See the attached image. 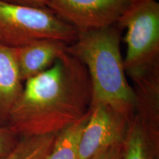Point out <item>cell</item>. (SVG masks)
<instances>
[{"mask_svg": "<svg viewBox=\"0 0 159 159\" xmlns=\"http://www.w3.org/2000/svg\"><path fill=\"white\" fill-rule=\"evenodd\" d=\"M25 83L7 125L20 137L56 134L90 111L92 87L88 71L66 52Z\"/></svg>", "mask_w": 159, "mask_h": 159, "instance_id": "obj_1", "label": "cell"}, {"mask_svg": "<svg viewBox=\"0 0 159 159\" xmlns=\"http://www.w3.org/2000/svg\"><path fill=\"white\" fill-rule=\"evenodd\" d=\"M121 30L114 25L78 32L66 52L79 60L88 71L92 87L91 107L107 105L130 121L136 110L134 88L127 80L121 53Z\"/></svg>", "mask_w": 159, "mask_h": 159, "instance_id": "obj_2", "label": "cell"}, {"mask_svg": "<svg viewBox=\"0 0 159 159\" xmlns=\"http://www.w3.org/2000/svg\"><path fill=\"white\" fill-rule=\"evenodd\" d=\"M116 25L126 29V75L134 80L158 69L159 4L156 0H136Z\"/></svg>", "mask_w": 159, "mask_h": 159, "instance_id": "obj_3", "label": "cell"}, {"mask_svg": "<svg viewBox=\"0 0 159 159\" xmlns=\"http://www.w3.org/2000/svg\"><path fill=\"white\" fill-rule=\"evenodd\" d=\"M77 33L49 9L0 0V45L16 49L42 39H56L69 45L76 41Z\"/></svg>", "mask_w": 159, "mask_h": 159, "instance_id": "obj_4", "label": "cell"}, {"mask_svg": "<svg viewBox=\"0 0 159 159\" xmlns=\"http://www.w3.org/2000/svg\"><path fill=\"white\" fill-rule=\"evenodd\" d=\"M136 0H50L47 9L77 32L116 25Z\"/></svg>", "mask_w": 159, "mask_h": 159, "instance_id": "obj_5", "label": "cell"}, {"mask_svg": "<svg viewBox=\"0 0 159 159\" xmlns=\"http://www.w3.org/2000/svg\"><path fill=\"white\" fill-rule=\"evenodd\" d=\"M129 121L103 104L91 107L81 135L77 159H90L107 149L124 143Z\"/></svg>", "mask_w": 159, "mask_h": 159, "instance_id": "obj_6", "label": "cell"}, {"mask_svg": "<svg viewBox=\"0 0 159 159\" xmlns=\"http://www.w3.org/2000/svg\"><path fill=\"white\" fill-rule=\"evenodd\" d=\"M67 46L59 40L42 39L13 49L21 81L25 83L48 69L66 52Z\"/></svg>", "mask_w": 159, "mask_h": 159, "instance_id": "obj_7", "label": "cell"}, {"mask_svg": "<svg viewBox=\"0 0 159 159\" xmlns=\"http://www.w3.org/2000/svg\"><path fill=\"white\" fill-rule=\"evenodd\" d=\"M24 88L13 49L0 45V127H7Z\"/></svg>", "mask_w": 159, "mask_h": 159, "instance_id": "obj_8", "label": "cell"}, {"mask_svg": "<svg viewBox=\"0 0 159 159\" xmlns=\"http://www.w3.org/2000/svg\"><path fill=\"white\" fill-rule=\"evenodd\" d=\"M90 112L91 109L82 119L56 134L50 150L43 159H77L81 135Z\"/></svg>", "mask_w": 159, "mask_h": 159, "instance_id": "obj_9", "label": "cell"}, {"mask_svg": "<svg viewBox=\"0 0 159 159\" xmlns=\"http://www.w3.org/2000/svg\"><path fill=\"white\" fill-rule=\"evenodd\" d=\"M152 130L143 119L135 114L129 122L124 144V159H149L148 135Z\"/></svg>", "mask_w": 159, "mask_h": 159, "instance_id": "obj_10", "label": "cell"}, {"mask_svg": "<svg viewBox=\"0 0 159 159\" xmlns=\"http://www.w3.org/2000/svg\"><path fill=\"white\" fill-rule=\"evenodd\" d=\"M20 137L9 127H0V159H5L19 143Z\"/></svg>", "mask_w": 159, "mask_h": 159, "instance_id": "obj_11", "label": "cell"}, {"mask_svg": "<svg viewBox=\"0 0 159 159\" xmlns=\"http://www.w3.org/2000/svg\"><path fill=\"white\" fill-rule=\"evenodd\" d=\"M1 1L15 4V5L36 7V8H47L50 0H1Z\"/></svg>", "mask_w": 159, "mask_h": 159, "instance_id": "obj_12", "label": "cell"}, {"mask_svg": "<svg viewBox=\"0 0 159 159\" xmlns=\"http://www.w3.org/2000/svg\"><path fill=\"white\" fill-rule=\"evenodd\" d=\"M90 159H119L117 146L107 149Z\"/></svg>", "mask_w": 159, "mask_h": 159, "instance_id": "obj_13", "label": "cell"}]
</instances>
